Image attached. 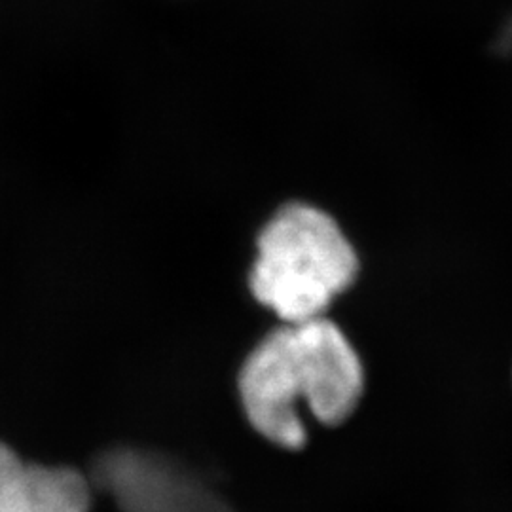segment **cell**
I'll use <instances>...</instances> for the list:
<instances>
[{"label": "cell", "mask_w": 512, "mask_h": 512, "mask_svg": "<svg viewBox=\"0 0 512 512\" xmlns=\"http://www.w3.org/2000/svg\"><path fill=\"white\" fill-rule=\"evenodd\" d=\"M359 270L353 243L327 211L287 203L258 236L249 287L283 323H302L327 317Z\"/></svg>", "instance_id": "7a4b0ae2"}, {"label": "cell", "mask_w": 512, "mask_h": 512, "mask_svg": "<svg viewBox=\"0 0 512 512\" xmlns=\"http://www.w3.org/2000/svg\"><path fill=\"white\" fill-rule=\"evenodd\" d=\"M365 391V370L344 330L329 317L283 323L247 357L239 395L264 439L298 450L308 439L300 406L325 425L348 420Z\"/></svg>", "instance_id": "6da1fadb"}, {"label": "cell", "mask_w": 512, "mask_h": 512, "mask_svg": "<svg viewBox=\"0 0 512 512\" xmlns=\"http://www.w3.org/2000/svg\"><path fill=\"white\" fill-rule=\"evenodd\" d=\"M90 484L67 467L25 463L0 444V512H88Z\"/></svg>", "instance_id": "277c9868"}, {"label": "cell", "mask_w": 512, "mask_h": 512, "mask_svg": "<svg viewBox=\"0 0 512 512\" xmlns=\"http://www.w3.org/2000/svg\"><path fill=\"white\" fill-rule=\"evenodd\" d=\"M93 480L122 512H234L192 471L154 452H105L95 461Z\"/></svg>", "instance_id": "3957f363"}]
</instances>
